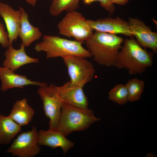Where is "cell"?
<instances>
[{
    "label": "cell",
    "mask_w": 157,
    "mask_h": 157,
    "mask_svg": "<svg viewBox=\"0 0 157 157\" xmlns=\"http://www.w3.org/2000/svg\"><path fill=\"white\" fill-rule=\"evenodd\" d=\"M109 99L119 105H123L128 101V92L125 85L117 84L108 92Z\"/></svg>",
    "instance_id": "cell-21"
},
{
    "label": "cell",
    "mask_w": 157,
    "mask_h": 157,
    "mask_svg": "<svg viewBox=\"0 0 157 157\" xmlns=\"http://www.w3.org/2000/svg\"><path fill=\"white\" fill-rule=\"evenodd\" d=\"M120 50L114 66L125 69L129 74L135 75L144 72L153 63V53L143 49L134 38H126Z\"/></svg>",
    "instance_id": "cell-1"
},
{
    "label": "cell",
    "mask_w": 157,
    "mask_h": 157,
    "mask_svg": "<svg viewBox=\"0 0 157 157\" xmlns=\"http://www.w3.org/2000/svg\"><path fill=\"white\" fill-rule=\"evenodd\" d=\"M129 27L137 43L144 49H150L154 53H157V33L151 31L150 27L137 18L130 17Z\"/></svg>",
    "instance_id": "cell-9"
},
{
    "label": "cell",
    "mask_w": 157,
    "mask_h": 157,
    "mask_svg": "<svg viewBox=\"0 0 157 157\" xmlns=\"http://www.w3.org/2000/svg\"><path fill=\"white\" fill-rule=\"evenodd\" d=\"M83 3L90 5L92 2L98 1L100 3V5L106 11H108L110 14L113 13L115 10V7L113 3L110 0H81Z\"/></svg>",
    "instance_id": "cell-22"
},
{
    "label": "cell",
    "mask_w": 157,
    "mask_h": 157,
    "mask_svg": "<svg viewBox=\"0 0 157 157\" xmlns=\"http://www.w3.org/2000/svg\"></svg>",
    "instance_id": "cell-26"
},
{
    "label": "cell",
    "mask_w": 157,
    "mask_h": 157,
    "mask_svg": "<svg viewBox=\"0 0 157 157\" xmlns=\"http://www.w3.org/2000/svg\"><path fill=\"white\" fill-rule=\"evenodd\" d=\"M25 47L21 44L20 49H14L12 45H9L4 53L5 59L3 63V67L15 72L23 65L38 63V59L31 57L26 53Z\"/></svg>",
    "instance_id": "cell-15"
},
{
    "label": "cell",
    "mask_w": 157,
    "mask_h": 157,
    "mask_svg": "<svg viewBox=\"0 0 157 157\" xmlns=\"http://www.w3.org/2000/svg\"><path fill=\"white\" fill-rule=\"evenodd\" d=\"M57 27L59 33L75 40L84 42L90 38L93 33L87 19L76 10L67 12L59 22Z\"/></svg>",
    "instance_id": "cell-5"
},
{
    "label": "cell",
    "mask_w": 157,
    "mask_h": 157,
    "mask_svg": "<svg viewBox=\"0 0 157 157\" xmlns=\"http://www.w3.org/2000/svg\"><path fill=\"white\" fill-rule=\"evenodd\" d=\"M99 120L89 108H81L63 103L58 130L66 136L73 131L85 130Z\"/></svg>",
    "instance_id": "cell-4"
},
{
    "label": "cell",
    "mask_w": 157,
    "mask_h": 157,
    "mask_svg": "<svg viewBox=\"0 0 157 157\" xmlns=\"http://www.w3.org/2000/svg\"><path fill=\"white\" fill-rule=\"evenodd\" d=\"M21 127L8 116L0 114V144L10 143L21 131Z\"/></svg>",
    "instance_id": "cell-18"
},
{
    "label": "cell",
    "mask_w": 157,
    "mask_h": 157,
    "mask_svg": "<svg viewBox=\"0 0 157 157\" xmlns=\"http://www.w3.org/2000/svg\"><path fill=\"white\" fill-rule=\"evenodd\" d=\"M83 42L71 40L57 36L44 35L41 42L34 47L37 52L46 53V59L68 56H75L86 58L92 57L90 52L82 45Z\"/></svg>",
    "instance_id": "cell-3"
},
{
    "label": "cell",
    "mask_w": 157,
    "mask_h": 157,
    "mask_svg": "<svg viewBox=\"0 0 157 157\" xmlns=\"http://www.w3.org/2000/svg\"><path fill=\"white\" fill-rule=\"evenodd\" d=\"M19 7L21 10V14L19 37L22 40L21 44L26 47L39 39L42 34L38 27L33 26L30 23L28 13L23 8Z\"/></svg>",
    "instance_id": "cell-16"
},
{
    "label": "cell",
    "mask_w": 157,
    "mask_h": 157,
    "mask_svg": "<svg viewBox=\"0 0 157 157\" xmlns=\"http://www.w3.org/2000/svg\"><path fill=\"white\" fill-rule=\"evenodd\" d=\"M129 0H110L113 3H116L118 5H123L126 4Z\"/></svg>",
    "instance_id": "cell-24"
},
{
    "label": "cell",
    "mask_w": 157,
    "mask_h": 157,
    "mask_svg": "<svg viewBox=\"0 0 157 157\" xmlns=\"http://www.w3.org/2000/svg\"><path fill=\"white\" fill-rule=\"evenodd\" d=\"M37 0H26V2L33 6L35 5Z\"/></svg>",
    "instance_id": "cell-25"
},
{
    "label": "cell",
    "mask_w": 157,
    "mask_h": 157,
    "mask_svg": "<svg viewBox=\"0 0 157 157\" xmlns=\"http://www.w3.org/2000/svg\"><path fill=\"white\" fill-rule=\"evenodd\" d=\"M124 39L116 34L95 31L85 41L94 61L108 67L114 66Z\"/></svg>",
    "instance_id": "cell-2"
},
{
    "label": "cell",
    "mask_w": 157,
    "mask_h": 157,
    "mask_svg": "<svg viewBox=\"0 0 157 157\" xmlns=\"http://www.w3.org/2000/svg\"><path fill=\"white\" fill-rule=\"evenodd\" d=\"M37 93L42 100L45 115L49 119V129L58 130V124L63 104L56 86L50 83L40 86Z\"/></svg>",
    "instance_id": "cell-6"
},
{
    "label": "cell",
    "mask_w": 157,
    "mask_h": 157,
    "mask_svg": "<svg viewBox=\"0 0 157 157\" xmlns=\"http://www.w3.org/2000/svg\"><path fill=\"white\" fill-rule=\"evenodd\" d=\"M144 83L142 80L133 78L129 80L125 84L128 92V101L133 102L140 98L144 88Z\"/></svg>",
    "instance_id": "cell-20"
},
{
    "label": "cell",
    "mask_w": 157,
    "mask_h": 157,
    "mask_svg": "<svg viewBox=\"0 0 157 157\" xmlns=\"http://www.w3.org/2000/svg\"><path fill=\"white\" fill-rule=\"evenodd\" d=\"M38 132L35 126L31 130L21 132L14 140L6 152L18 157H33L38 154Z\"/></svg>",
    "instance_id": "cell-8"
},
{
    "label": "cell",
    "mask_w": 157,
    "mask_h": 157,
    "mask_svg": "<svg viewBox=\"0 0 157 157\" xmlns=\"http://www.w3.org/2000/svg\"><path fill=\"white\" fill-rule=\"evenodd\" d=\"M34 109L26 98L17 100L8 116L21 126H25L31 121L35 114Z\"/></svg>",
    "instance_id": "cell-17"
},
{
    "label": "cell",
    "mask_w": 157,
    "mask_h": 157,
    "mask_svg": "<svg viewBox=\"0 0 157 157\" xmlns=\"http://www.w3.org/2000/svg\"><path fill=\"white\" fill-rule=\"evenodd\" d=\"M3 24L0 22V44L4 48H7L10 45L7 32L5 31Z\"/></svg>",
    "instance_id": "cell-23"
},
{
    "label": "cell",
    "mask_w": 157,
    "mask_h": 157,
    "mask_svg": "<svg viewBox=\"0 0 157 157\" xmlns=\"http://www.w3.org/2000/svg\"><path fill=\"white\" fill-rule=\"evenodd\" d=\"M81 0H53L49 9L50 15L56 16L65 11L69 12L76 10L79 7Z\"/></svg>",
    "instance_id": "cell-19"
},
{
    "label": "cell",
    "mask_w": 157,
    "mask_h": 157,
    "mask_svg": "<svg viewBox=\"0 0 157 157\" xmlns=\"http://www.w3.org/2000/svg\"><path fill=\"white\" fill-rule=\"evenodd\" d=\"M63 58L73 84L83 87L92 80L95 69L92 63L86 58L68 56Z\"/></svg>",
    "instance_id": "cell-7"
},
{
    "label": "cell",
    "mask_w": 157,
    "mask_h": 157,
    "mask_svg": "<svg viewBox=\"0 0 157 157\" xmlns=\"http://www.w3.org/2000/svg\"><path fill=\"white\" fill-rule=\"evenodd\" d=\"M87 21L93 31L114 34H122L130 38H134L128 22L119 17L113 18L108 17L95 21L87 19Z\"/></svg>",
    "instance_id": "cell-10"
},
{
    "label": "cell",
    "mask_w": 157,
    "mask_h": 157,
    "mask_svg": "<svg viewBox=\"0 0 157 157\" xmlns=\"http://www.w3.org/2000/svg\"><path fill=\"white\" fill-rule=\"evenodd\" d=\"M38 144L52 149L60 147L64 154L74 145V143L66 138L62 133L58 131L49 129L41 130L38 132Z\"/></svg>",
    "instance_id": "cell-13"
},
{
    "label": "cell",
    "mask_w": 157,
    "mask_h": 157,
    "mask_svg": "<svg viewBox=\"0 0 157 157\" xmlns=\"http://www.w3.org/2000/svg\"><path fill=\"white\" fill-rule=\"evenodd\" d=\"M10 69L0 66V79L1 82V90L5 91L15 88H23L24 86L34 85L38 86L46 85V83L31 81L26 76L15 74Z\"/></svg>",
    "instance_id": "cell-14"
},
{
    "label": "cell",
    "mask_w": 157,
    "mask_h": 157,
    "mask_svg": "<svg viewBox=\"0 0 157 157\" xmlns=\"http://www.w3.org/2000/svg\"><path fill=\"white\" fill-rule=\"evenodd\" d=\"M21 14L19 7V10H15L6 3H0V15L6 25L10 45H12L19 37Z\"/></svg>",
    "instance_id": "cell-12"
},
{
    "label": "cell",
    "mask_w": 157,
    "mask_h": 157,
    "mask_svg": "<svg viewBox=\"0 0 157 157\" xmlns=\"http://www.w3.org/2000/svg\"><path fill=\"white\" fill-rule=\"evenodd\" d=\"M83 87L73 84L71 81L56 88L63 103L80 108H88V101Z\"/></svg>",
    "instance_id": "cell-11"
}]
</instances>
